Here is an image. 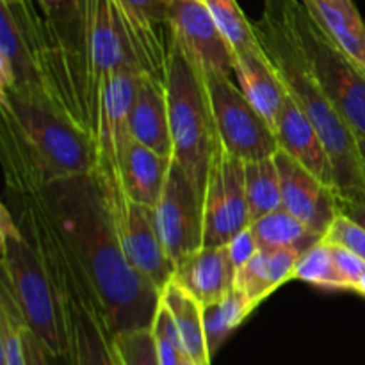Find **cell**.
Instances as JSON below:
<instances>
[{
	"label": "cell",
	"instance_id": "1",
	"mask_svg": "<svg viewBox=\"0 0 365 365\" xmlns=\"http://www.w3.org/2000/svg\"><path fill=\"white\" fill-rule=\"evenodd\" d=\"M29 192L43 203L91 284L110 335L152 328L160 291L125 255L96 175L61 178Z\"/></svg>",
	"mask_w": 365,
	"mask_h": 365
},
{
	"label": "cell",
	"instance_id": "22",
	"mask_svg": "<svg viewBox=\"0 0 365 365\" xmlns=\"http://www.w3.org/2000/svg\"><path fill=\"white\" fill-rule=\"evenodd\" d=\"M173 159L130 139L121 159L125 189L134 202L155 209Z\"/></svg>",
	"mask_w": 365,
	"mask_h": 365
},
{
	"label": "cell",
	"instance_id": "36",
	"mask_svg": "<svg viewBox=\"0 0 365 365\" xmlns=\"http://www.w3.org/2000/svg\"><path fill=\"white\" fill-rule=\"evenodd\" d=\"M46 20L53 25H70L77 20L78 0H36Z\"/></svg>",
	"mask_w": 365,
	"mask_h": 365
},
{
	"label": "cell",
	"instance_id": "26",
	"mask_svg": "<svg viewBox=\"0 0 365 365\" xmlns=\"http://www.w3.org/2000/svg\"><path fill=\"white\" fill-rule=\"evenodd\" d=\"M245 187L252 223L284 207L280 175L273 157L245 163Z\"/></svg>",
	"mask_w": 365,
	"mask_h": 365
},
{
	"label": "cell",
	"instance_id": "21",
	"mask_svg": "<svg viewBox=\"0 0 365 365\" xmlns=\"http://www.w3.org/2000/svg\"><path fill=\"white\" fill-rule=\"evenodd\" d=\"M299 255L292 248H260L246 266L235 271V289L259 307L280 285L294 280Z\"/></svg>",
	"mask_w": 365,
	"mask_h": 365
},
{
	"label": "cell",
	"instance_id": "13",
	"mask_svg": "<svg viewBox=\"0 0 365 365\" xmlns=\"http://www.w3.org/2000/svg\"><path fill=\"white\" fill-rule=\"evenodd\" d=\"M109 212L127 259L157 291L163 292L173 277L175 264L160 241L155 210L128 198Z\"/></svg>",
	"mask_w": 365,
	"mask_h": 365
},
{
	"label": "cell",
	"instance_id": "27",
	"mask_svg": "<svg viewBox=\"0 0 365 365\" xmlns=\"http://www.w3.org/2000/svg\"><path fill=\"white\" fill-rule=\"evenodd\" d=\"M255 309L257 307L235 287L217 302L203 305V324L210 355L214 356L220 351L232 331L241 327Z\"/></svg>",
	"mask_w": 365,
	"mask_h": 365
},
{
	"label": "cell",
	"instance_id": "38",
	"mask_svg": "<svg viewBox=\"0 0 365 365\" xmlns=\"http://www.w3.org/2000/svg\"><path fill=\"white\" fill-rule=\"evenodd\" d=\"M24 351L27 365H56V360H59L38 341V337L27 327L24 328Z\"/></svg>",
	"mask_w": 365,
	"mask_h": 365
},
{
	"label": "cell",
	"instance_id": "4",
	"mask_svg": "<svg viewBox=\"0 0 365 365\" xmlns=\"http://www.w3.org/2000/svg\"><path fill=\"white\" fill-rule=\"evenodd\" d=\"M0 292L13 302L25 327L53 356L70 360L71 337L66 307L38 248L21 232L6 203L0 210Z\"/></svg>",
	"mask_w": 365,
	"mask_h": 365
},
{
	"label": "cell",
	"instance_id": "9",
	"mask_svg": "<svg viewBox=\"0 0 365 365\" xmlns=\"http://www.w3.org/2000/svg\"><path fill=\"white\" fill-rule=\"evenodd\" d=\"M221 145L242 163L273 157L277 134L228 75H200Z\"/></svg>",
	"mask_w": 365,
	"mask_h": 365
},
{
	"label": "cell",
	"instance_id": "35",
	"mask_svg": "<svg viewBox=\"0 0 365 365\" xmlns=\"http://www.w3.org/2000/svg\"><path fill=\"white\" fill-rule=\"evenodd\" d=\"M225 246H227L228 257H230L235 271H237L239 267L246 266V264H248L250 260L255 257V253L260 250L259 241H257L252 227H248L246 230L239 232V234L235 235L230 242H227Z\"/></svg>",
	"mask_w": 365,
	"mask_h": 365
},
{
	"label": "cell",
	"instance_id": "8",
	"mask_svg": "<svg viewBox=\"0 0 365 365\" xmlns=\"http://www.w3.org/2000/svg\"><path fill=\"white\" fill-rule=\"evenodd\" d=\"M291 7L299 41L317 81L356 138L365 139V70L328 38L302 0H292Z\"/></svg>",
	"mask_w": 365,
	"mask_h": 365
},
{
	"label": "cell",
	"instance_id": "11",
	"mask_svg": "<svg viewBox=\"0 0 365 365\" xmlns=\"http://www.w3.org/2000/svg\"><path fill=\"white\" fill-rule=\"evenodd\" d=\"M153 210L160 241L171 262H180L189 253L202 248L203 191L175 160Z\"/></svg>",
	"mask_w": 365,
	"mask_h": 365
},
{
	"label": "cell",
	"instance_id": "14",
	"mask_svg": "<svg viewBox=\"0 0 365 365\" xmlns=\"http://www.w3.org/2000/svg\"><path fill=\"white\" fill-rule=\"evenodd\" d=\"M132 56L145 73L164 78L171 36L168 0H114Z\"/></svg>",
	"mask_w": 365,
	"mask_h": 365
},
{
	"label": "cell",
	"instance_id": "6",
	"mask_svg": "<svg viewBox=\"0 0 365 365\" xmlns=\"http://www.w3.org/2000/svg\"><path fill=\"white\" fill-rule=\"evenodd\" d=\"M164 82L173 143L171 159L203 191L210 160L220 139L202 77L173 43L166 63Z\"/></svg>",
	"mask_w": 365,
	"mask_h": 365
},
{
	"label": "cell",
	"instance_id": "32",
	"mask_svg": "<svg viewBox=\"0 0 365 365\" xmlns=\"http://www.w3.org/2000/svg\"><path fill=\"white\" fill-rule=\"evenodd\" d=\"M152 334L155 339L160 365H180L182 359L185 356L184 346H182L180 334H178L173 316L163 302L159 303V309L153 317Z\"/></svg>",
	"mask_w": 365,
	"mask_h": 365
},
{
	"label": "cell",
	"instance_id": "18",
	"mask_svg": "<svg viewBox=\"0 0 365 365\" xmlns=\"http://www.w3.org/2000/svg\"><path fill=\"white\" fill-rule=\"evenodd\" d=\"M128 128L134 141L148 146L160 155L171 157L170 109H168L166 82L155 75L143 73L135 88Z\"/></svg>",
	"mask_w": 365,
	"mask_h": 365
},
{
	"label": "cell",
	"instance_id": "17",
	"mask_svg": "<svg viewBox=\"0 0 365 365\" xmlns=\"http://www.w3.org/2000/svg\"><path fill=\"white\" fill-rule=\"evenodd\" d=\"M274 134H277L278 148L284 150L302 166L312 171L324 184L337 189L334 164L328 155L327 146L312 121L291 96H287L284 107H282Z\"/></svg>",
	"mask_w": 365,
	"mask_h": 365
},
{
	"label": "cell",
	"instance_id": "16",
	"mask_svg": "<svg viewBox=\"0 0 365 365\" xmlns=\"http://www.w3.org/2000/svg\"><path fill=\"white\" fill-rule=\"evenodd\" d=\"M171 280L202 305H209L235 287V267L227 246H202L175 264Z\"/></svg>",
	"mask_w": 365,
	"mask_h": 365
},
{
	"label": "cell",
	"instance_id": "5",
	"mask_svg": "<svg viewBox=\"0 0 365 365\" xmlns=\"http://www.w3.org/2000/svg\"><path fill=\"white\" fill-rule=\"evenodd\" d=\"M0 89L45 96L68 113L48 24L36 0H0Z\"/></svg>",
	"mask_w": 365,
	"mask_h": 365
},
{
	"label": "cell",
	"instance_id": "10",
	"mask_svg": "<svg viewBox=\"0 0 365 365\" xmlns=\"http://www.w3.org/2000/svg\"><path fill=\"white\" fill-rule=\"evenodd\" d=\"M248 227L245 163L220 143L203 187V246H225Z\"/></svg>",
	"mask_w": 365,
	"mask_h": 365
},
{
	"label": "cell",
	"instance_id": "33",
	"mask_svg": "<svg viewBox=\"0 0 365 365\" xmlns=\"http://www.w3.org/2000/svg\"><path fill=\"white\" fill-rule=\"evenodd\" d=\"M324 241L331 245H341L355 252L360 259L365 260V228L349 217L339 214L331 227L328 228Z\"/></svg>",
	"mask_w": 365,
	"mask_h": 365
},
{
	"label": "cell",
	"instance_id": "2",
	"mask_svg": "<svg viewBox=\"0 0 365 365\" xmlns=\"http://www.w3.org/2000/svg\"><path fill=\"white\" fill-rule=\"evenodd\" d=\"M6 187L29 192L95 170V135L48 98L0 89Z\"/></svg>",
	"mask_w": 365,
	"mask_h": 365
},
{
	"label": "cell",
	"instance_id": "24",
	"mask_svg": "<svg viewBox=\"0 0 365 365\" xmlns=\"http://www.w3.org/2000/svg\"><path fill=\"white\" fill-rule=\"evenodd\" d=\"M160 302L168 307L180 334L182 346L189 359L196 365H210L209 344H207L203 305L173 280L160 292Z\"/></svg>",
	"mask_w": 365,
	"mask_h": 365
},
{
	"label": "cell",
	"instance_id": "15",
	"mask_svg": "<svg viewBox=\"0 0 365 365\" xmlns=\"http://www.w3.org/2000/svg\"><path fill=\"white\" fill-rule=\"evenodd\" d=\"M282 185L284 209L324 237L339 216V191L278 148L273 155Z\"/></svg>",
	"mask_w": 365,
	"mask_h": 365
},
{
	"label": "cell",
	"instance_id": "3",
	"mask_svg": "<svg viewBox=\"0 0 365 365\" xmlns=\"http://www.w3.org/2000/svg\"><path fill=\"white\" fill-rule=\"evenodd\" d=\"M291 6L292 0H264L262 14L253 21V31L289 96L319 132L334 164L339 195L365 189L359 138L317 81L312 63L299 41Z\"/></svg>",
	"mask_w": 365,
	"mask_h": 365
},
{
	"label": "cell",
	"instance_id": "12",
	"mask_svg": "<svg viewBox=\"0 0 365 365\" xmlns=\"http://www.w3.org/2000/svg\"><path fill=\"white\" fill-rule=\"evenodd\" d=\"M173 45L198 75H234L235 53L203 0H168Z\"/></svg>",
	"mask_w": 365,
	"mask_h": 365
},
{
	"label": "cell",
	"instance_id": "37",
	"mask_svg": "<svg viewBox=\"0 0 365 365\" xmlns=\"http://www.w3.org/2000/svg\"><path fill=\"white\" fill-rule=\"evenodd\" d=\"M339 214L365 228V189L339 195Z\"/></svg>",
	"mask_w": 365,
	"mask_h": 365
},
{
	"label": "cell",
	"instance_id": "25",
	"mask_svg": "<svg viewBox=\"0 0 365 365\" xmlns=\"http://www.w3.org/2000/svg\"><path fill=\"white\" fill-rule=\"evenodd\" d=\"M252 230L260 248H292L299 253L324 239L284 207L253 221Z\"/></svg>",
	"mask_w": 365,
	"mask_h": 365
},
{
	"label": "cell",
	"instance_id": "34",
	"mask_svg": "<svg viewBox=\"0 0 365 365\" xmlns=\"http://www.w3.org/2000/svg\"><path fill=\"white\" fill-rule=\"evenodd\" d=\"M331 252H334V259L335 264H337L339 273H341V277L348 284V291H353L355 284L365 271V260L360 259L355 252L341 245H331Z\"/></svg>",
	"mask_w": 365,
	"mask_h": 365
},
{
	"label": "cell",
	"instance_id": "41",
	"mask_svg": "<svg viewBox=\"0 0 365 365\" xmlns=\"http://www.w3.org/2000/svg\"><path fill=\"white\" fill-rule=\"evenodd\" d=\"M180 365H196L195 362H192V360L191 359H189V356L187 355H185L184 356V359H182V362H180Z\"/></svg>",
	"mask_w": 365,
	"mask_h": 365
},
{
	"label": "cell",
	"instance_id": "20",
	"mask_svg": "<svg viewBox=\"0 0 365 365\" xmlns=\"http://www.w3.org/2000/svg\"><path fill=\"white\" fill-rule=\"evenodd\" d=\"M234 77L246 98L274 130L289 93L280 75L267 59L266 52L257 50V52L235 53Z\"/></svg>",
	"mask_w": 365,
	"mask_h": 365
},
{
	"label": "cell",
	"instance_id": "7",
	"mask_svg": "<svg viewBox=\"0 0 365 365\" xmlns=\"http://www.w3.org/2000/svg\"><path fill=\"white\" fill-rule=\"evenodd\" d=\"M77 46L86 114L89 128L95 132L100 106L113 75L125 64H138L114 0H78Z\"/></svg>",
	"mask_w": 365,
	"mask_h": 365
},
{
	"label": "cell",
	"instance_id": "31",
	"mask_svg": "<svg viewBox=\"0 0 365 365\" xmlns=\"http://www.w3.org/2000/svg\"><path fill=\"white\" fill-rule=\"evenodd\" d=\"M113 344L120 365H160L152 328L114 335Z\"/></svg>",
	"mask_w": 365,
	"mask_h": 365
},
{
	"label": "cell",
	"instance_id": "19",
	"mask_svg": "<svg viewBox=\"0 0 365 365\" xmlns=\"http://www.w3.org/2000/svg\"><path fill=\"white\" fill-rule=\"evenodd\" d=\"M71 353L70 365H120L113 335L95 299L78 294L68 302Z\"/></svg>",
	"mask_w": 365,
	"mask_h": 365
},
{
	"label": "cell",
	"instance_id": "30",
	"mask_svg": "<svg viewBox=\"0 0 365 365\" xmlns=\"http://www.w3.org/2000/svg\"><path fill=\"white\" fill-rule=\"evenodd\" d=\"M25 323L20 312L4 292H0V364L27 365L24 351Z\"/></svg>",
	"mask_w": 365,
	"mask_h": 365
},
{
	"label": "cell",
	"instance_id": "39",
	"mask_svg": "<svg viewBox=\"0 0 365 365\" xmlns=\"http://www.w3.org/2000/svg\"><path fill=\"white\" fill-rule=\"evenodd\" d=\"M353 291L359 292L360 296H364V298H365V271H364L362 277L359 278V282H356V284H355V287H353Z\"/></svg>",
	"mask_w": 365,
	"mask_h": 365
},
{
	"label": "cell",
	"instance_id": "40",
	"mask_svg": "<svg viewBox=\"0 0 365 365\" xmlns=\"http://www.w3.org/2000/svg\"><path fill=\"white\" fill-rule=\"evenodd\" d=\"M359 148H360V155H362L364 175H365V139H359Z\"/></svg>",
	"mask_w": 365,
	"mask_h": 365
},
{
	"label": "cell",
	"instance_id": "28",
	"mask_svg": "<svg viewBox=\"0 0 365 365\" xmlns=\"http://www.w3.org/2000/svg\"><path fill=\"white\" fill-rule=\"evenodd\" d=\"M294 280L328 289V291H348V284L341 277L335 264L331 245L324 239L299 255Z\"/></svg>",
	"mask_w": 365,
	"mask_h": 365
},
{
	"label": "cell",
	"instance_id": "29",
	"mask_svg": "<svg viewBox=\"0 0 365 365\" xmlns=\"http://www.w3.org/2000/svg\"><path fill=\"white\" fill-rule=\"evenodd\" d=\"M203 2L209 7L220 31L234 48V53L262 50L253 31V21L246 18L237 0H203Z\"/></svg>",
	"mask_w": 365,
	"mask_h": 365
},
{
	"label": "cell",
	"instance_id": "23",
	"mask_svg": "<svg viewBox=\"0 0 365 365\" xmlns=\"http://www.w3.org/2000/svg\"><path fill=\"white\" fill-rule=\"evenodd\" d=\"M328 38L365 70V24L353 0H302Z\"/></svg>",
	"mask_w": 365,
	"mask_h": 365
}]
</instances>
